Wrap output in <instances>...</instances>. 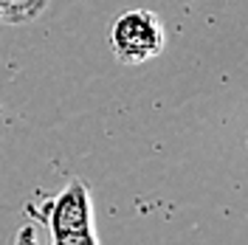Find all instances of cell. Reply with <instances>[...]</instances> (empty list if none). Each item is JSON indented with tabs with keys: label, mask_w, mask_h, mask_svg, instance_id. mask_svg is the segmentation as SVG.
Returning <instances> with one entry per match:
<instances>
[{
	"label": "cell",
	"mask_w": 248,
	"mask_h": 245,
	"mask_svg": "<svg viewBox=\"0 0 248 245\" xmlns=\"http://www.w3.org/2000/svg\"><path fill=\"white\" fill-rule=\"evenodd\" d=\"M108 46L122 65H144L164 51L167 31L150 9H124L110 23Z\"/></svg>",
	"instance_id": "cell-1"
},
{
	"label": "cell",
	"mask_w": 248,
	"mask_h": 245,
	"mask_svg": "<svg viewBox=\"0 0 248 245\" xmlns=\"http://www.w3.org/2000/svg\"><path fill=\"white\" fill-rule=\"evenodd\" d=\"M51 6V0H0V23L6 26H26Z\"/></svg>",
	"instance_id": "cell-3"
},
{
	"label": "cell",
	"mask_w": 248,
	"mask_h": 245,
	"mask_svg": "<svg viewBox=\"0 0 248 245\" xmlns=\"http://www.w3.org/2000/svg\"><path fill=\"white\" fill-rule=\"evenodd\" d=\"M15 245H37L34 229H31V226H23V229L17 231V240H15Z\"/></svg>",
	"instance_id": "cell-5"
},
{
	"label": "cell",
	"mask_w": 248,
	"mask_h": 245,
	"mask_svg": "<svg viewBox=\"0 0 248 245\" xmlns=\"http://www.w3.org/2000/svg\"><path fill=\"white\" fill-rule=\"evenodd\" d=\"M29 214L37 217L48 229L51 240L91 234L93 229V200L85 181H68L57 198H40V203H29Z\"/></svg>",
	"instance_id": "cell-2"
},
{
	"label": "cell",
	"mask_w": 248,
	"mask_h": 245,
	"mask_svg": "<svg viewBox=\"0 0 248 245\" xmlns=\"http://www.w3.org/2000/svg\"><path fill=\"white\" fill-rule=\"evenodd\" d=\"M51 245H99V237H96V231H91V234H79V237L51 240Z\"/></svg>",
	"instance_id": "cell-4"
}]
</instances>
